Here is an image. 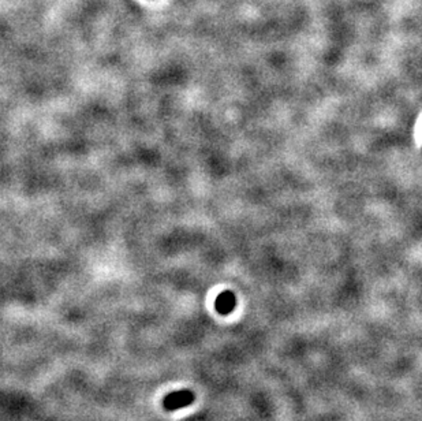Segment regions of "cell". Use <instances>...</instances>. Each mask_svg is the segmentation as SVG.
<instances>
[{"label":"cell","instance_id":"obj_1","mask_svg":"<svg viewBox=\"0 0 422 421\" xmlns=\"http://www.w3.org/2000/svg\"><path fill=\"white\" fill-rule=\"evenodd\" d=\"M194 399H196V396L193 391L179 390V391H174V393H170L168 396H165L163 399V406H165V410L174 412V410L188 408V405H191L194 402Z\"/></svg>","mask_w":422,"mask_h":421},{"label":"cell","instance_id":"obj_2","mask_svg":"<svg viewBox=\"0 0 422 421\" xmlns=\"http://www.w3.org/2000/svg\"><path fill=\"white\" fill-rule=\"evenodd\" d=\"M235 306H236V297H235L234 293L230 290H226L216 297L215 309L219 315H223V316L230 315L234 310Z\"/></svg>","mask_w":422,"mask_h":421}]
</instances>
